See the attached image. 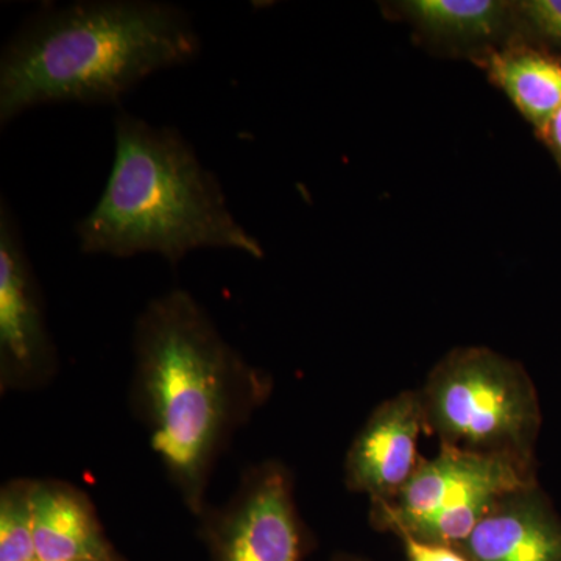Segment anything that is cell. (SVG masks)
<instances>
[{
    "label": "cell",
    "mask_w": 561,
    "mask_h": 561,
    "mask_svg": "<svg viewBox=\"0 0 561 561\" xmlns=\"http://www.w3.org/2000/svg\"><path fill=\"white\" fill-rule=\"evenodd\" d=\"M36 561H116L87 497L58 482H33Z\"/></svg>",
    "instance_id": "obj_12"
},
{
    "label": "cell",
    "mask_w": 561,
    "mask_h": 561,
    "mask_svg": "<svg viewBox=\"0 0 561 561\" xmlns=\"http://www.w3.org/2000/svg\"><path fill=\"white\" fill-rule=\"evenodd\" d=\"M87 254L153 253L176 264L191 251L221 249L264 256L261 242L236 219L219 180L172 127H154L121 111L105 191L77 224Z\"/></svg>",
    "instance_id": "obj_3"
},
{
    "label": "cell",
    "mask_w": 561,
    "mask_h": 561,
    "mask_svg": "<svg viewBox=\"0 0 561 561\" xmlns=\"http://www.w3.org/2000/svg\"><path fill=\"white\" fill-rule=\"evenodd\" d=\"M542 140L548 150L551 151L553 161L559 165L561 171V105L553 113L551 121L546 125L545 130L538 136Z\"/></svg>",
    "instance_id": "obj_16"
},
{
    "label": "cell",
    "mask_w": 561,
    "mask_h": 561,
    "mask_svg": "<svg viewBox=\"0 0 561 561\" xmlns=\"http://www.w3.org/2000/svg\"><path fill=\"white\" fill-rule=\"evenodd\" d=\"M424 431L420 393L404 391L382 402L362 427L346 456V483L371 502L390 501L420 463L416 442Z\"/></svg>",
    "instance_id": "obj_8"
},
{
    "label": "cell",
    "mask_w": 561,
    "mask_h": 561,
    "mask_svg": "<svg viewBox=\"0 0 561 561\" xmlns=\"http://www.w3.org/2000/svg\"><path fill=\"white\" fill-rule=\"evenodd\" d=\"M421 43L479 60L518 35L515 3L504 0H404L386 3Z\"/></svg>",
    "instance_id": "obj_10"
},
{
    "label": "cell",
    "mask_w": 561,
    "mask_h": 561,
    "mask_svg": "<svg viewBox=\"0 0 561 561\" xmlns=\"http://www.w3.org/2000/svg\"><path fill=\"white\" fill-rule=\"evenodd\" d=\"M459 549L471 561H561V518L535 483L494 502Z\"/></svg>",
    "instance_id": "obj_9"
},
{
    "label": "cell",
    "mask_w": 561,
    "mask_h": 561,
    "mask_svg": "<svg viewBox=\"0 0 561 561\" xmlns=\"http://www.w3.org/2000/svg\"><path fill=\"white\" fill-rule=\"evenodd\" d=\"M474 62L540 136L561 105V58L518 33Z\"/></svg>",
    "instance_id": "obj_11"
},
{
    "label": "cell",
    "mask_w": 561,
    "mask_h": 561,
    "mask_svg": "<svg viewBox=\"0 0 561 561\" xmlns=\"http://www.w3.org/2000/svg\"><path fill=\"white\" fill-rule=\"evenodd\" d=\"M201 50L190 14L172 3L41 7L0 55V124L50 103L117 105L147 77L190 65Z\"/></svg>",
    "instance_id": "obj_1"
},
{
    "label": "cell",
    "mask_w": 561,
    "mask_h": 561,
    "mask_svg": "<svg viewBox=\"0 0 561 561\" xmlns=\"http://www.w3.org/2000/svg\"><path fill=\"white\" fill-rule=\"evenodd\" d=\"M38 284L20 224L9 203L0 205V360L7 379H28L51 364Z\"/></svg>",
    "instance_id": "obj_7"
},
{
    "label": "cell",
    "mask_w": 561,
    "mask_h": 561,
    "mask_svg": "<svg viewBox=\"0 0 561 561\" xmlns=\"http://www.w3.org/2000/svg\"><path fill=\"white\" fill-rule=\"evenodd\" d=\"M419 393L424 431L442 446L534 468L540 405L522 365L483 346L456 348Z\"/></svg>",
    "instance_id": "obj_4"
},
{
    "label": "cell",
    "mask_w": 561,
    "mask_h": 561,
    "mask_svg": "<svg viewBox=\"0 0 561 561\" xmlns=\"http://www.w3.org/2000/svg\"><path fill=\"white\" fill-rule=\"evenodd\" d=\"M136 391L181 496L205 511L214 461L228 435L267 391L187 291L154 298L135 327Z\"/></svg>",
    "instance_id": "obj_2"
},
{
    "label": "cell",
    "mask_w": 561,
    "mask_h": 561,
    "mask_svg": "<svg viewBox=\"0 0 561 561\" xmlns=\"http://www.w3.org/2000/svg\"><path fill=\"white\" fill-rule=\"evenodd\" d=\"M209 531L217 561H300L286 472L275 465L251 471Z\"/></svg>",
    "instance_id": "obj_6"
},
{
    "label": "cell",
    "mask_w": 561,
    "mask_h": 561,
    "mask_svg": "<svg viewBox=\"0 0 561 561\" xmlns=\"http://www.w3.org/2000/svg\"><path fill=\"white\" fill-rule=\"evenodd\" d=\"M530 485L534 468L442 446L434 459L420 460L393 500L371 502V519L398 537L460 548L494 502Z\"/></svg>",
    "instance_id": "obj_5"
},
{
    "label": "cell",
    "mask_w": 561,
    "mask_h": 561,
    "mask_svg": "<svg viewBox=\"0 0 561 561\" xmlns=\"http://www.w3.org/2000/svg\"><path fill=\"white\" fill-rule=\"evenodd\" d=\"M400 538L404 542L408 561H471L459 548L453 546L421 541L405 534L400 535Z\"/></svg>",
    "instance_id": "obj_15"
},
{
    "label": "cell",
    "mask_w": 561,
    "mask_h": 561,
    "mask_svg": "<svg viewBox=\"0 0 561 561\" xmlns=\"http://www.w3.org/2000/svg\"><path fill=\"white\" fill-rule=\"evenodd\" d=\"M513 3L519 35L561 58V0Z\"/></svg>",
    "instance_id": "obj_14"
},
{
    "label": "cell",
    "mask_w": 561,
    "mask_h": 561,
    "mask_svg": "<svg viewBox=\"0 0 561 561\" xmlns=\"http://www.w3.org/2000/svg\"><path fill=\"white\" fill-rule=\"evenodd\" d=\"M342 561H350V560H342Z\"/></svg>",
    "instance_id": "obj_17"
},
{
    "label": "cell",
    "mask_w": 561,
    "mask_h": 561,
    "mask_svg": "<svg viewBox=\"0 0 561 561\" xmlns=\"http://www.w3.org/2000/svg\"><path fill=\"white\" fill-rule=\"evenodd\" d=\"M33 482H11L0 494V561H36Z\"/></svg>",
    "instance_id": "obj_13"
}]
</instances>
